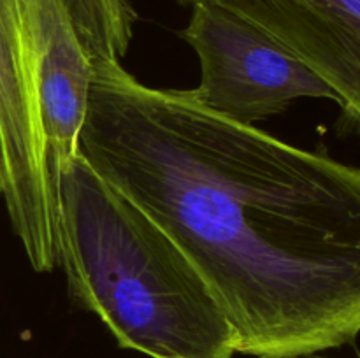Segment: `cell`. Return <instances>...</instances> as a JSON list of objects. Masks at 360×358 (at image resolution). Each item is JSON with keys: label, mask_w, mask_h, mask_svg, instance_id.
<instances>
[{"label": "cell", "mask_w": 360, "mask_h": 358, "mask_svg": "<svg viewBox=\"0 0 360 358\" xmlns=\"http://www.w3.org/2000/svg\"><path fill=\"white\" fill-rule=\"evenodd\" d=\"M299 358H326V357H315V354H311V357H299Z\"/></svg>", "instance_id": "7"}, {"label": "cell", "mask_w": 360, "mask_h": 358, "mask_svg": "<svg viewBox=\"0 0 360 358\" xmlns=\"http://www.w3.org/2000/svg\"><path fill=\"white\" fill-rule=\"evenodd\" d=\"M0 193H2V183H0Z\"/></svg>", "instance_id": "8"}, {"label": "cell", "mask_w": 360, "mask_h": 358, "mask_svg": "<svg viewBox=\"0 0 360 358\" xmlns=\"http://www.w3.org/2000/svg\"><path fill=\"white\" fill-rule=\"evenodd\" d=\"M181 37L197 53V102L224 118L253 125L283 112L297 98H330L334 91L285 46L238 14L210 2L193 4Z\"/></svg>", "instance_id": "3"}, {"label": "cell", "mask_w": 360, "mask_h": 358, "mask_svg": "<svg viewBox=\"0 0 360 358\" xmlns=\"http://www.w3.org/2000/svg\"><path fill=\"white\" fill-rule=\"evenodd\" d=\"M220 6L276 39L360 119V0H178Z\"/></svg>", "instance_id": "4"}, {"label": "cell", "mask_w": 360, "mask_h": 358, "mask_svg": "<svg viewBox=\"0 0 360 358\" xmlns=\"http://www.w3.org/2000/svg\"><path fill=\"white\" fill-rule=\"evenodd\" d=\"M79 154L202 276L238 353L299 358L360 336V168L224 118L190 90L91 74Z\"/></svg>", "instance_id": "1"}, {"label": "cell", "mask_w": 360, "mask_h": 358, "mask_svg": "<svg viewBox=\"0 0 360 358\" xmlns=\"http://www.w3.org/2000/svg\"><path fill=\"white\" fill-rule=\"evenodd\" d=\"M58 267L120 347L150 358H234L236 333L174 241L81 154L56 175Z\"/></svg>", "instance_id": "2"}, {"label": "cell", "mask_w": 360, "mask_h": 358, "mask_svg": "<svg viewBox=\"0 0 360 358\" xmlns=\"http://www.w3.org/2000/svg\"><path fill=\"white\" fill-rule=\"evenodd\" d=\"M0 172H2V144H0ZM0 183H2V179H0Z\"/></svg>", "instance_id": "6"}, {"label": "cell", "mask_w": 360, "mask_h": 358, "mask_svg": "<svg viewBox=\"0 0 360 358\" xmlns=\"http://www.w3.org/2000/svg\"><path fill=\"white\" fill-rule=\"evenodd\" d=\"M37 0H0V144L7 160L44 150L41 97L28 20Z\"/></svg>", "instance_id": "5"}, {"label": "cell", "mask_w": 360, "mask_h": 358, "mask_svg": "<svg viewBox=\"0 0 360 358\" xmlns=\"http://www.w3.org/2000/svg\"><path fill=\"white\" fill-rule=\"evenodd\" d=\"M357 123H359V126H360V119H359V121H357Z\"/></svg>", "instance_id": "9"}]
</instances>
